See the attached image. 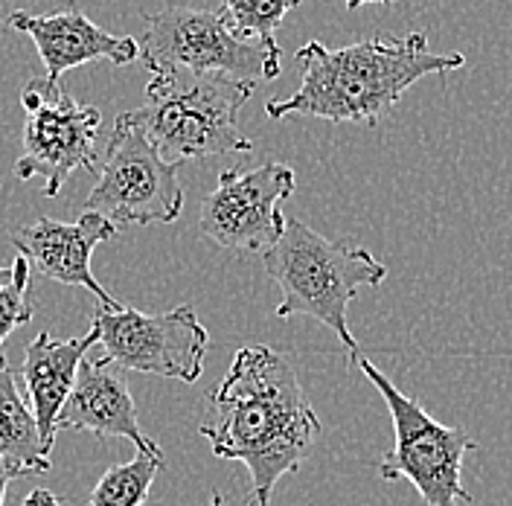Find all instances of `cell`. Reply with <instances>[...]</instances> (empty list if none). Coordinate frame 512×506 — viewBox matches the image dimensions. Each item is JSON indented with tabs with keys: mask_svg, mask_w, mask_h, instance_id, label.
<instances>
[{
	"mask_svg": "<svg viewBox=\"0 0 512 506\" xmlns=\"http://www.w3.org/2000/svg\"><path fill=\"white\" fill-rule=\"evenodd\" d=\"M91 329L102 344V358L120 370L149 373L160 379L195 384L204 373L210 332L192 306H178L163 315L137 309H96Z\"/></svg>",
	"mask_w": 512,
	"mask_h": 506,
	"instance_id": "ba28073f",
	"label": "cell"
},
{
	"mask_svg": "<svg viewBox=\"0 0 512 506\" xmlns=\"http://www.w3.org/2000/svg\"><path fill=\"white\" fill-rule=\"evenodd\" d=\"M254 88V82L224 73L166 70L152 76L146 105L131 114L166 163L181 166L233 152L248 155L254 143L239 128V111Z\"/></svg>",
	"mask_w": 512,
	"mask_h": 506,
	"instance_id": "277c9868",
	"label": "cell"
},
{
	"mask_svg": "<svg viewBox=\"0 0 512 506\" xmlns=\"http://www.w3.org/2000/svg\"><path fill=\"white\" fill-rule=\"evenodd\" d=\"M15 477H24L21 475V469H18V466H12L9 460H3V457H0V506H3V498H6V486H9Z\"/></svg>",
	"mask_w": 512,
	"mask_h": 506,
	"instance_id": "ffe728a7",
	"label": "cell"
},
{
	"mask_svg": "<svg viewBox=\"0 0 512 506\" xmlns=\"http://www.w3.org/2000/svg\"><path fill=\"white\" fill-rule=\"evenodd\" d=\"M9 268L12 280L0 288V347L18 326L30 323L35 315V303L30 297V259L18 253Z\"/></svg>",
	"mask_w": 512,
	"mask_h": 506,
	"instance_id": "ac0fdd59",
	"label": "cell"
},
{
	"mask_svg": "<svg viewBox=\"0 0 512 506\" xmlns=\"http://www.w3.org/2000/svg\"><path fill=\"white\" fill-rule=\"evenodd\" d=\"M146 32L140 44V62L155 73L190 70L224 73L242 82H271L280 76V44L242 38L230 30L222 12L172 6L155 15H143Z\"/></svg>",
	"mask_w": 512,
	"mask_h": 506,
	"instance_id": "5b68a950",
	"label": "cell"
},
{
	"mask_svg": "<svg viewBox=\"0 0 512 506\" xmlns=\"http://www.w3.org/2000/svg\"><path fill=\"white\" fill-rule=\"evenodd\" d=\"M21 506H64L50 489H32L30 495L24 498V504Z\"/></svg>",
	"mask_w": 512,
	"mask_h": 506,
	"instance_id": "d6986e66",
	"label": "cell"
},
{
	"mask_svg": "<svg viewBox=\"0 0 512 506\" xmlns=\"http://www.w3.org/2000/svg\"><path fill=\"white\" fill-rule=\"evenodd\" d=\"M21 105L27 114L24 152L15 160V175L21 181L41 178L44 195L56 198L64 181L96 166V137L102 114L91 105H79L47 76H35L21 91Z\"/></svg>",
	"mask_w": 512,
	"mask_h": 506,
	"instance_id": "9c48e42d",
	"label": "cell"
},
{
	"mask_svg": "<svg viewBox=\"0 0 512 506\" xmlns=\"http://www.w3.org/2000/svg\"><path fill=\"white\" fill-rule=\"evenodd\" d=\"M117 236V227L99 213H82L76 222H56V219H38L15 233V248L21 256L30 259V265L47 280L62 285L88 288L99 300L102 309H120L102 283L91 271V256L96 245L111 242Z\"/></svg>",
	"mask_w": 512,
	"mask_h": 506,
	"instance_id": "8fae6325",
	"label": "cell"
},
{
	"mask_svg": "<svg viewBox=\"0 0 512 506\" xmlns=\"http://www.w3.org/2000/svg\"><path fill=\"white\" fill-rule=\"evenodd\" d=\"M303 70L300 88L288 99H268L265 114L286 120L294 114L326 123L376 126L402 94L425 76L460 70L463 53H431L428 38L411 32L405 38H367L350 47L329 50L309 41L297 50Z\"/></svg>",
	"mask_w": 512,
	"mask_h": 506,
	"instance_id": "7a4b0ae2",
	"label": "cell"
},
{
	"mask_svg": "<svg viewBox=\"0 0 512 506\" xmlns=\"http://www.w3.org/2000/svg\"><path fill=\"white\" fill-rule=\"evenodd\" d=\"M361 373L382 393L393 419L396 445L379 463L384 480H411L425 506L469 504V492L460 480V466L466 451H478V443L463 431L437 422L416 399L405 396L367 358H355Z\"/></svg>",
	"mask_w": 512,
	"mask_h": 506,
	"instance_id": "8992f818",
	"label": "cell"
},
{
	"mask_svg": "<svg viewBox=\"0 0 512 506\" xmlns=\"http://www.w3.org/2000/svg\"><path fill=\"white\" fill-rule=\"evenodd\" d=\"M70 9H76V0H70Z\"/></svg>",
	"mask_w": 512,
	"mask_h": 506,
	"instance_id": "d4e9b609",
	"label": "cell"
},
{
	"mask_svg": "<svg viewBox=\"0 0 512 506\" xmlns=\"http://www.w3.org/2000/svg\"><path fill=\"white\" fill-rule=\"evenodd\" d=\"M344 3H347V9H361L367 3H393V0H344Z\"/></svg>",
	"mask_w": 512,
	"mask_h": 506,
	"instance_id": "44dd1931",
	"label": "cell"
},
{
	"mask_svg": "<svg viewBox=\"0 0 512 506\" xmlns=\"http://www.w3.org/2000/svg\"><path fill=\"white\" fill-rule=\"evenodd\" d=\"M297 6L300 0H222L219 12L236 35L271 41L288 12Z\"/></svg>",
	"mask_w": 512,
	"mask_h": 506,
	"instance_id": "e0dca14e",
	"label": "cell"
},
{
	"mask_svg": "<svg viewBox=\"0 0 512 506\" xmlns=\"http://www.w3.org/2000/svg\"><path fill=\"white\" fill-rule=\"evenodd\" d=\"M12 30L27 32L38 56L47 67L50 82H62V73L70 67L91 62L131 64L140 59V44L128 35H114V32L96 27L91 18H85L79 9H67L59 15H24L12 12L6 18Z\"/></svg>",
	"mask_w": 512,
	"mask_h": 506,
	"instance_id": "4fadbf2b",
	"label": "cell"
},
{
	"mask_svg": "<svg viewBox=\"0 0 512 506\" xmlns=\"http://www.w3.org/2000/svg\"><path fill=\"white\" fill-rule=\"evenodd\" d=\"M294 192V169L262 163L254 169H227L219 187L201 201V233L230 251L265 253L280 242L286 216L280 204Z\"/></svg>",
	"mask_w": 512,
	"mask_h": 506,
	"instance_id": "30bf717a",
	"label": "cell"
},
{
	"mask_svg": "<svg viewBox=\"0 0 512 506\" xmlns=\"http://www.w3.org/2000/svg\"><path fill=\"white\" fill-rule=\"evenodd\" d=\"M318 413L283 352L242 347L210 396V416L198 434L222 460L251 475V506H271L277 480L303 466L320 440Z\"/></svg>",
	"mask_w": 512,
	"mask_h": 506,
	"instance_id": "6da1fadb",
	"label": "cell"
},
{
	"mask_svg": "<svg viewBox=\"0 0 512 506\" xmlns=\"http://www.w3.org/2000/svg\"><path fill=\"white\" fill-rule=\"evenodd\" d=\"M9 280H12V268H0V288L9 283Z\"/></svg>",
	"mask_w": 512,
	"mask_h": 506,
	"instance_id": "7402d4cb",
	"label": "cell"
},
{
	"mask_svg": "<svg viewBox=\"0 0 512 506\" xmlns=\"http://www.w3.org/2000/svg\"><path fill=\"white\" fill-rule=\"evenodd\" d=\"M262 262L265 274L283 291L277 315L283 320L303 315L323 323L355 364L361 349L347 320L350 303L361 288H379L387 280V265L352 236L326 239L300 219H286L280 242L262 253Z\"/></svg>",
	"mask_w": 512,
	"mask_h": 506,
	"instance_id": "3957f363",
	"label": "cell"
},
{
	"mask_svg": "<svg viewBox=\"0 0 512 506\" xmlns=\"http://www.w3.org/2000/svg\"><path fill=\"white\" fill-rule=\"evenodd\" d=\"M175 163L160 158L143 126L126 111L114 120L105 146V163L85 201L88 213H99L117 230L134 224H169L181 216L184 190Z\"/></svg>",
	"mask_w": 512,
	"mask_h": 506,
	"instance_id": "52a82bcc",
	"label": "cell"
},
{
	"mask_svg": "<svg viewBox=\"0 0 512 506\" xmlns=\"http://www.w3.org/2000/svg\"><path fill=\"white\" fill-rule=\"evenodd\" d=\"M0 457L21 469V475H47L50 454L41 443L30 402L18 390V370L6 361L0 349Z\"/></svg>",
	"mask_w": 512,
	"mask_h": 506,
	"instance_id": "9a60e30c",
	"label": "cell"
},
{
	"mask_svg": "<svg viewBox=\"0 0 512 506\" xmlns=\"http://www.w3.org/2000/svg\"><path fill=\"white\" fill-rule=\"evenodd\" d=\"M207 506H224V498H222V495H219V492H216V495L210 498V504H207Z\"/></svg>",
	"mask_w": 512,
	"mask_h": 506,
	"instance_id": "603a6c76",
	"label": "cell"
},
{
	"mask_svg": "<svg viewBox=\"0 0 512 506\" xmlns=\"http://www.w3.org/2000/svg\"><path fill=\"white\" fill-rule=\"evenodd\" d=\"M56 428L62 431H88L94 437L111 440L126 437L137 445L140 454H149L163 460L158 443L143 434L137 405L131 399L126 376L120 367L108 364L105 358H85L79 367V376L73 384V393L67 396L62 413L56 419Z\"/></svg>",
	"mask_w": 512,
	"mask_h": 506,
	"instance_id": "7c38bea8",
	"label": "cell"
},
{
	"mask_svg": "<svg viewBox=\"0 0 512 506\" xmlns=\"http://www.w3.org/2000/svg\"><path fill=\"white\" fill-rule=\"evenodd\" d=\"M163 469V460H155L149 454H140L128 463L111 466L105 475L99 477V483L91 492V504L88 506H143L152 483Z\"/></svg>",
	"mask_w": 512,
	"mask_h": 506,
	"instance_id": "2e32d148",
	"label": "cell"
},
{
	"mask_svg": "<svg viewBox=\"0 0 512 506\" xmlns=\"http://www.w3.org/2000/svg\"><path fill=\"white\" fill-rule=\"evenodd\" d=\"M3 30H6V18H3V12H0V35H3Z\"/></svg>",
	"mask_w": 512,
	"mask_h": 506,
	"instance_id": "cb8c5ba5",
	"label": "cell"
},
{
	"mask_svg": "<svg viewBox=\"0 0 512 506\" xmlns=\"http://www.w3.org/2000/svg\"><path fill=\"white\" fill-rule=\"evenodd\" d=\"M94 344H99L94 329L82 338H64V341L53 338L50 332H41L27 344L24 364L18 373L27 384L30 408L35 413L41 443L47 448V454L53 451L56 434H59L56 419L62 413L67 396L73 393L79 367L88 358V349Z\"/></svg>",
	"mask_w": 512,
	"mask_h": 506,
	"instance_id": "5bb4252c",
	"label": "cell"
}]
</instances>
